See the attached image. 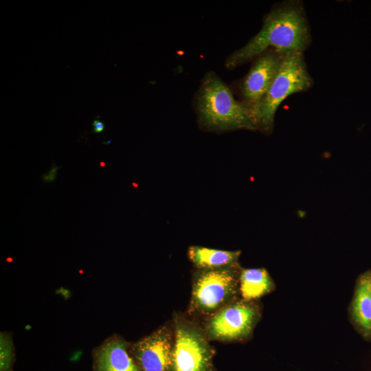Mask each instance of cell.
Here are the masks:
<instances>
[{"label": "cell", "mask_w": 371, "mask_h": 371, "mask_svg": "<svg viewBox=\"0 0 371 371\" xmlns=\"http://www.w3.org/2000/svg\"><path fill=\"white\" fill-rule=\"evenodd\" d=\"M313 85L303 53L285 54L271 86L256 113L258 130L270 133L277 109L288 96L308 90Z\"/></svg>", "instance_id": "cell-4"}, {"label": "cell", "mask_w": 371, "mask_h": 371, "mask_svg": "<svg viewBox=\"0 0 371 371\" xmlns=\"http://www.w3.org/2000/svg\"><path fill=\"white\" fill-rule=\"evenodd\" d=\"M368 279L369 290L371 297V270L366 271Z\"/></svg>", "instance_id": "cell-15"}, {"label": "cell", "mask_w": 371, "mask_h": 371, "mask_svg": "<svg viewBox=\"0 0 371 371\" xmlns=\"http://www.w3.org/2000/svg\"><path fill=\"white\" fill-rule=\"evenodd\" d=\"M284 54L275 49L263 52L254 59L249 71L239 83L241 102L254 115L277 74Z\"/></svg>", "instance_id": "cell-8"}, {"label": "cell", "mask_w": 371, "mask_h": 371, "mask_svg": "<svg viewBox=\"0 0 371 371\" xmlns=\"http://www.w3.org/2000/svg\"><path fill=\"white\" fill-rule=\"evenodd\" d=\"M93 131L95 133H100L104 129V124L100 120H95L93 122Z\"/></svg>", "instance_id": "cell-14"}, {"label": "cell", "mask_w": 371, "mask_h": 371, "mask_svg": "<svg viewBox=\"0 0 371 371\" xmlns=\"http://www.w3.org/2000/svg\"><path fill=\"white\" fill-rule=\"evenodd\" d=\"M276 284L264 268L241 269L239 291L241 298L257 300L275 290Z\"/></svg>", "instance_id": "cell-11"}, {"label": "cell", "mask_w": 371, "mask_h": 371, "mask_svg": "<svg viewBox=\"0 0 371 371\" xmlns=\"http://www.w3.org/2000/svg\"><path fill=\"white\" fill-rule=\"evenodd\" d=\"M15 354L12 335L9 332L0 333V371H13Z\"/></svg>", "instance_id": "cell-13"}, {"label": "cell", "mask_w": 371, "mask_h": 371, "mask_svg": "<svg viewBox=\"0 0 371 371\" xmlns=\"http://www.w3.org/2000/svg\"><path fill=\"white\" fill-rule=\"evenodd\" d=\"M349 316L357 332L364 340L371 341V297L366 271L356 280Z\"/></svg>", "instance_id": "cell-10"}, {"label": "cell", "mask_w": 371, "mask_h": 371, "mask_svg": "<svg viewBox=\"0 0 371 371\" xmlns=\"http://www.w3.org/2000/svg\"><path fill=\"white\" fill-rule=\"evenodd\" d=\"M240 270L238 263L216 269H196L187 314L204 319L240 298Z\"/></svg>", "instance_id": "cell-3"}, {"label": "cell", "mask_w": 371, "mask_h": 371, "mask_svg": "<svg viewBox=\"0 0 371 371\" xmlns=\"http://www.w3.org/2000/svg\"><path fill=\"white\" fill-rule=\"evenodd\" d=\"M172 371H215L214 350L204 329L188 314L174 313Z\"/></svg>", "instance_id": "cell-5"}, {"label": "cell", "mask_w": 371, "mask_h": 371, "mask_svg": "<svg viewBox=\"0 0 371 371\" xmlns=\"http://www.w3.org/2000/svg\"><path fill=\"white\" fill-rule=\"evenodd\" d=\"M100 166H102V167H103V166H104L106 164H105V163H104V162H100Z\"/></svg>", "instance_id": "cell-16"}, {"label": "cell", "mask_w": 371, "mask_h": 371, "mask_svg": "<svg viewBox=\"0 0 371 371\" xmlns=\"http://www.w3.org/2000/svg\"><path fill=\"white\" fill-rule=\"evenodd\" d=\"M241 251L190 246L188 256L196 269H216L238 263Z\"/></svg>", "instance_id": "cell-12"}, {"label": "cell", "mask_w": 371, "mask_h": 371, "mask_svg": "<svg viewBox=\"0 0 371 371\" xmlns=\"http://www.w3.org/2000/svg\"><path fill=\"white\" fill-rule=\"evenodd\" d=\"M193 106L199 124L207 131L258 130L252 111L234 98L229 87L213 71L201 79Z\"/></svg>", "instance_id": "cell-2"}, {"label": "cell", "mask_w": 371, "mask_h": 371, "mask_svg": "<svg viewBox=\"0 0 371 371\" xmlns=\"http://www.w3.org/2000/svg\"><path fill=\"white\" fill-rule=\"evenodd\" d=\"M131 343L117 334L111 335L92 350L94 371H142L130 352Z\"/></svg>", "instance_id": "cell-9"}, {"label": "cell", "mask_w": 371, "mask_h": 371, "mask_svg": "<svg viewBox=\"0 0 371 371\" xmlns=\"http://www.w3.org/2000/svg\"><path fill=\"white\" fill-rule=\"evenodd\" d=\"M174 333L172 321L131 343L130 352L142 371H172Z\"/></svg>", "instance_id": "cell-7"}, {"label": "cell", "mask_w": 371, "mask_h": 371, "mask_svg": "<svg viewBox=\"0 0 371 371\" xmlns=\"http://www.w3.org/2000/svg\"><path fill=\"white\" fill-rule=\"evenodd\" d=\"M311 34L302 3L288 1L276 5L267 15L259 32L226 58L225 66L233 69L269 49L282 54L303 53Z\"/></svg>", "instance_id": "cell-1"}, {"label": "cell", "mask_w": 371, "mask_h": 371, "mask_svg": "<svg viewBox=\"0 0 371 371\" xmlns=\"http://www.w3.org/2000/svg\"><path fill=\"white\" fill-rule=\"evenodd\" d=\"M261 316L257 300L240 297L204 319L201 325L210 341L241 342L251 337Z\"/></svg>", "instance_id": "cell-6"}]
</instances>
